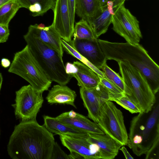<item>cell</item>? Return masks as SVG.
<instances>
[{"label": "cell", "instance_id": "6da1fadb", "mask_svg": "<svg viewBox=\"0 0 159 159\" xmlns=\"http://www.w3.org/2000/svg\"><path fill=\"white\" fill-rule=\"evenodd\" d=\"M55 142L52 133L36 120L22 121L15 127L7 151L14 159H51Z\"/></svg>", "mask_w": 159, "mask_h": 159}, {"label": "cell", "instance_id": "7a4b0ae2", "mask_svg": "<svg viewBox=\"0 0 159 159\" xmlns=\"http://www.w3.org/2000/svg\"><path fill=\"white\" fill-rule=\"evenodd\" d=\"M98 42L107 60L129 63L141 73L155 94L158 92L159 66L141 45L127 42H111L98 39Z\"/></svg>", "mask_w": 159, "mask_h": 159}, {"label": "cell", "instance_id": "3957f363", "mask_svg": "<svg viewBox=\"0 0 159 159\" xmlns=\"http://www.w3.org/2000/svg\"><path fill=\"white\" fill-rule=\"evenodd\" d=\"M159 140V104L155 102L148 113L141 112L130 123L127 146L137 156L146 154L154 143Z\"/></svg>", "mask_w": 159, "mask_h": 159}, {"label": "cell", "instance_id": "277c9868", "mask_svg": "<svg viewBox=\"0 0 159 159\" xmlns=\"http://www.w3.org/2000/svg\"><path fill=\"white\" fill-rule=\"evenodd\" d=\"M24 38L31 53L48 78L60 85L67 84L72 77L66 73L59 54L28 32Z\"/></svg>", "mask_w": 159, "mask_h": 159}, {"label": "cell", "instance_id": "5b68a950", "mask_svg": "<svg viewBox=\"0 0 159 159\" xmlns=\"http://www.w3.org/2000/svg\"><path fill=\"white\" fill-rule=\"evenodd\" d=\"M117 62L125 86V94L138 107L141 112L148 113L155 103V94L138 70L127 63Z\"/></svg>", "mask_w": 159, "mask_h": 159}, {"label": "cell", "instance_id": "8992f818", "mask_svg": "<svg viewBox=\"0 0 159 159\" xmlns=\"http://www.w3.org/2000/svg\"><path fill=\"white\" fill-rule=\"evenodd\" d=\"M8 72L28 81L34 89L42 93L48 90L52 81L47 76L31 53L27 45L15 54Z\"/></svg>", "mask_w": 159, "mask_h": 159}, {"label": "cell", "instance_id": "52a82bcc", "mask_svg": "<svg viewBox=\"0 0 159 159\" xmlns=\"http://www.w3.org/2000/svg\"><path fill=\"white\" fill-rule=\"evenodd\" d=\"M97 123L106 135L122 146L127 145L128 135L122 112L113 102L107 101L102 105Z\"/></svg>", "mask_w": 159, "mask_h": 159}, {"label": "cell", "instance_id": "ba28073f", "mask_svg": "<svg viewBox=\"0 0 159 159\" xmlns=\"http://www.w3.org/2000/svg\"><path fill=\"white\" fill-rule=\"evenodd\" d=\"M14 105L16 117L22 121L36 120L44 100L42 93L35 90L30 84L16 91Z\"/></svg>", "mask_w": 159, "mask_h": 159}, {"label": "cell", "instance_id": "9c48e42d", "mask_svg": "<svg viewBox=\"0 0 159 159\" xmlns=\"http://www.w3.org/2000/svg\"><path fill=\"white\" fill-rule=\"evenodd\" d=\"M111 23L113 30L127 42L132 44H139L142 38L139 21L124 4L114 11Z\"/></svg>", "mask_w": 159, "mask_h": 159}, {"label": "cell", "instance_id": "30bf717a", "mask_svg": "<svg viewBox=\"0 0 159 159\" xmlns=\"http://www.w3.org/2000/svg\"><path fill=\"white\" fill-rule=\"evenodd\" d=\"M80 92L84 106L88 111L89 118L97 123L101 107L105 102L109 101V93L100 82L92 89L80 87Z\"/></svg>", "mask_w": 159, "mask_h": 159}, {"label": "cell", "instance_id": "8fae6325", "mask_svg": "<svg viewBox=\"0 0 159 159\" xmlns=\"http://www.w3.org/2000/svg\"><path fill=\"white\" fill-rule=\"evenodd\" d=\"M68 43L80 54L100 70L107 60L98 42L95 40L73 39Z\"/></svg>", "mask_w": 159, "mask_h": 159}, {"label": "cell", "instance_id": "7c38bea8", "mask_svg": "<svg viewBox=\"0 0 159 159\" xmlns=\"http://www.w3.org/2000/svg\"><path fill=\"white\" fill-rule=\"evenodd\" d=\"M53 11L52 24L61 38L68 43L71 40L74 30L70 23L67 0H56Z\"/></svg>", "mask_w": 159, "mask_h": 159}, {"label": "cell", "instance_id": "4fadbf2b", "mask_svg": "<svg viewBox=\"0 0 159 159\" xmlns=\"http://www.w3.org/2000/svg\"><path fill=\"white\" fill-rule=\"evenodd\" d=\"M66 73L77 81L80 87L90 89L97 86L100 82V76L93 70L82 62H67L65 66Z\"/></svg>", "mask_w": 159, "mask_h": 159}, {"label": "cell", "instance_id": "5bb4252c", "mask_svg": "<svg viewBox=\"0 0 159 159\" xmlns=\"http://www.w3.org/2000/svg\"><path fill=\"white\" fill-rule=\"evenodd\" d=\"M63 145L70 152H76L84 159H101L99 149L88 138H78L60 135Z\"/></svg>", "mask_w": 159, "mask_h": 159}, {"label": "cell", "instance_id": "9a60e30c", "mask_svg": "<svg viewBox=\"0 0 159 159\" xmlns=\"http://www.w3.org/2000/svg\"><path fill=\"white\" fill-rule=\"evenodd\" d=\"M28 32L56 51L62 57L63 49L61 42L62 39L52 24L47 27L42 24L30 25Z\"/></svg>", "mask_w": 159, "mask_h": 159}, {"label": "cell", "instance_id": "2e32d148", "mask_svg": "<svg viewBox=\"0 0 159 159\" xmlns=\"http://www.w3.org/2000/svg\"><path fill=\"white\" fill-rule=\"evenodd\" d=\"M56 118L65 124L88 134H104L97 123L92 122L85 116L73 110L63 113Z\"/></svg>", "mask_w": 159, "mask_h": 159}, {"label": "cell", "instance_id": "e0dca14e", "mask_svg": "<svg viewBox=\"0 0 159 159\" xmlns=\"http://www.w3.org/2000/svg\"><path fill=\"white\" fill-rule=\"evenodd\" d=\"M89 140L98 147L101 159H113L122 146L105 134H89Z\"/></svg>", "mask_w": 159, "mask_h": 159}, {"label": "cell", "instance_id": "ac0fdd59", "mask_svg": "<svg viewBox=\"0 0 159 159\" xmlns=\"http://www.w3.org/2000/svg\"><path fill=\"white\" fill-rule=\"evenodd\" d=\"M44 126L50 132L59 135L78 138H88L89 134L72 127L58 120L56 117L44 116Z\"/></svg>", "mask_w": 159, "mask_h": 159}, {"label": "cell", "instance_id": "d6986e66", "mask_svg": "<svg viewBox=\"0 0 159 159\" xmlns=\"http://www.w3.org/2000/svg\"><path fill=\"white\" fill-rule=\"evenodd\" d=\"M76 97L75 92L66 85H54L49 91L46 97L48 102L54 103L67 104L76 108L74 104Z\"/></svg>", "mask_w": 159, "mask_h": 159}, {"label": "cell", "instance_id": "ffe728a7", "mask_svg": "<svg viewBox=\"0 0 159 159\" xmlns=\"http://www.w3.org/2000/svg\"><path fill=\"white\" fill-rule=\"evenodd\" d=\"M102 10L99 0H75V13L89 25Z\"/></svg>", "mask_w": 159, "mask_h": 159}, {"label": "cell", "instance_id": "44dd1931", "mask_svg": "<svg viewBox=\"0 0 159 159\" xmlns=\"http://www.w3.org/2000/svg\"><path fill=\"white\" fill-rule=\"evenodd\" d=\"M102 8V10L101 13L90 24L97 39L107 31L109 25L111 23L112 16L114 12L113 8L109 6H107Z\"/></svg>", "mask_w": 159, "mask_h": 159}, {"label": "cell", "instance_id": "7402d4cb", "mask_svg": "<svg viewBox=\"0 0 159 159\" xmlns=\"http://www.w3.org/2000/svg\"><path fill=\"white\" fill-rule=\"evenodd\" d=\"M21 8H25L33 16H43L50 9L53 10L56 0H17Z\"/></svg>", "mask_w": 159, "mask_h": 159}, {"label": "cell", "instance_id": "603a6c76", "mask_svg": "<svg viewBox=\"0 0 159 159\" xmlns=\"http://www.w3.org/2000/svg\"><path fill=\"white\" fill-rule=\"evenodd\" d=\"M73 39L95 40L98 39L89 23L81 19L74 26Z\"/></svg>", "mask_w": 159, "mask_h": 159}, {"label": "cell", "instance_id": "cb8c5ba5", "mask_svg": "<svg viewBox=\"0 0 159 159\" xmlns=\"http://www.w3.org/2000/svg\"><path fill=\"white\" fill-rule=\"evenodd\" d=\"M20 6L17 0H12L0 7V24L8 26Z\"/></svg>", "mask_w": 159, "mask_h": 159}, {"label": "cell", "instance_id": "d4e9b609", "mask_svg": "<svg viewBox=\"0 0 159 159\" xmlns=\"http://www.w3.org/2000/svg\"><path fill=\"white\" fill-rule=\"evenodd\" d=\"M61 42L63 49L68 54L78 59L82 63L89 67L95 71L99 76L105 77L102 71L95 67L86 59L80 54L68 43L63 39H61Z\"/></svg>", "mask_w": 159, "mask_h": 159}, {"label": "cell", "instance_id": "484cf974", "mask_svg": "<svg viewBox=\"0 0 159 159\" xmlns=\"http://www.w3.org/2000/svg\"><path fill=\"white\" fill-rule=\"evenodd\" d=\"M101 69L102 70L105 78L118 87L125 93V86L122 77L109 67L106 63L103 65Z\"/></svg>", "mask_w": 159, "mask_h": 159}, {"label": "cell", "instance_id": "4316f807", "mask_svg": "<svg viewBox=\"0 0 159 159\" xmlns=\"http://www.w3.org/2000/svg\"><path fill=\"white\" fill-rule=\"evenodd\" d=\"M110 101L116 102L131 113L141 112L138 107L125 94L119 97L112 98Z\"/></svg>", "mask_w": 159, "mask_h": 159}, {"label": "cell", "instance_id": "83f0119b", "mask_svg": "<svg viewBox=\"0 0 159 159\" xmlns=\"http://www.w3.org/2000/svg\"><path fill=\"white\" fill-rule=\"evenodd\" d=\"M100 82L105 86L110 93L109 101L112 98L119 97L125 94L118 87L105 78L100 76Z\"/></svg>", "mask_w": 159, "mask_h": 159}, {"label": "cell", "instance_id": "f1b7e54d", "mask_svg": "<svg viewBox=\"0 0 159 159\" xmlns=\"http://www.w3.org/2000/svg\"><path fill=\"white\" fill-rule=\"evenodd\" d=\"M69 159V155L66 154L56 142H55L52 149L51 159Z\"/></svg>", "mask_w": 159, "mask_h": 159}, {"label": "cell", "instance_id": "f546056e", "mask_svg": "<svg viewBox=\"0 0 159 159\" xmlns=\"http://www.w3.org/2000/svg\"><path fill=\"white\" fill-rule=\"evenodd\" d=\"M126 0H99L102 8L108 6L112 7L115 11L120 6L124 4Z\"/></svg>", "mask_w": 159, "mask_h": 159}, {"label": "cell", "instance_id": "4dcf8cb0", "mask_svg": "<svg viewBox=\"0 0 159 159\" xmlns=\"http://www.w3.org/2000/svg\"><path fill=\"white\" fill-rule=\"evenodd\" d=\"M70 22L72 28L74 30L75 15V0H67Z\"/></svg>", "mask_w": 159, "mask_h": 159}, {"label": "cell", "instance_id": "1f68e13d", "mask_svg": "<svg viewBox=\"0 0 159 159\" xmlns=\"http://www.w3.org/2000/svg\"><path fill=\"white\" fill-rule=\"evenodd\" d=\"M9 34L8 26L0 24V43L6 42Z\"/></svg>", "mask_w": 159, "mask_h": 159}, {"label": "cell", "instance_id": "d6a6232c", "mask_svg": "<svg viewBox=\"0 0 159 159\" xmlns=\"http://www.w3.org/2000/svg\"><path fill=\"white\" fill-rule=\"evenodd\" d=\"M120 150L123 152L126 159H134V158L130 155V154L129 152L127 149H126V148L125 147L123 146L121 148H120Z\"/></svg>", "mask_w": 159, "mask_h": 159}, {"label": "cell", "instance_id": "836d02e7", "mask_svg": "<svg viewBox=\"0 0 159 159\" xmlns=\"http://www.w3.org/2000/svg\"><path fill=\"white\" fill-rule=\"evenodd\" d=\"M69 156V159H84L83 157L80 154L73 152H70Z\"/></svg>", "mask_w": 159, "mask_h": 159}, {"label": "cell", "instance_id": "e575fe53", "mask_svg": "<svg viewBox=\"0 0 159 159\" xmlns=\"http://www.w3.org/2000/svg\"><path fill=\"white\" fill-rule=\"evenodd\" d=\"M1 65L3 67L7 68L10 66L11 62L8 59L3 58L1 61Z\"/></svg>", "mask_w": 159, "mask_h": 159}, {"label": "cell", "instance_id": "d590c367", "mask_svg": "<svg viewBox=\"0 0 159 159\" xmlns=\"http://www.w3.org/2000/svg\"><path fill=\"white\" fill-rule=\"evenodd\" d=\"M12 0H0V7Z\"/></svg>", "mask_w": 159, "mask_h": 159}, {"label": "cell", "instance_id": "8d00e7d4", "mask_svg": "<svg viewBox=\"0 0 159 159\" xmlns=\"http://www.w3.org/2000/svg\"><path fill=\"white\" fill-rule=\"evenodd\" d=\"M3 78L2 74L0 73V91L1 89L2 85V83Z\"/></svg>", "mask_w": 159, "mask_h": 159}, {"label": "cell", "instance_id": "74e56055", "mask_svg": "<svg viewBox=\"0 0 159 159\" xmlns=\"http://www.w3.org/2000/svg\"></svg>", "mask_w": 159, "mask_h": 159}]
</instances>
